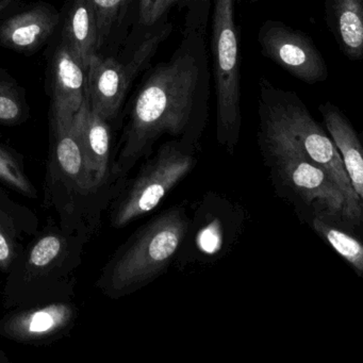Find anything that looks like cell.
Instances as JSON below:
<instances>
[{"mask_svg":"<svg viewBox=\"0 0 363 363\" xmlns=\"http://www.w3.org/2000/svg\"><path fill=\"white\" fill-rule=\"evenodd\" d=\"M258 143L278 194L297 210H318V216L342 220L343 195L296 146L259 123Z\"/></svg>","mask_w":363,"mask_h":363,"instance_id":"cell-6","label":"cell"},{"mask_svg":"<svg viewBox=\"0 0 363 363\" xmlns=\"http://www.w3.org/2000/svg\"><path fill=\"white\" fill-rule=\"evenodd\" d=\"M48 88L50 123L71 124L86 97V69L59 38L48 57Z\"/></svg>","mask_w":363,"mask_h":363,"instance_id":"cell-12","label":"cell"},{"mask_svg":"<svg viewBox=\"0 0 363 363\" xmlns=\"http://www.w3.org/2000/svg\"><path fill=\"white\" fill-rule=\"evenodd\" d=\"M73 125L91 177L99 186L118 194L126 180L114 173L113 125L93 109L86 94L74 116Z\"/></svg>","mask_w":363,"mask_h":363,"instance_id":"cell-13","label":"cell"},{"mask_svg":"<svg viewBox=\"0 0 363 363\" xmlns=\"http://www.w3.org/2000/svg\"><path fill=\"white\" fill-rule=\"evenodd\" d=\"M0 184L27 199H35L39 196L27 174L24 157L3 143H0Z\"/></svg>","mask_w":363,"mask_h":363,"instance_id":"cell-22","label":"cell"},{"mask_svg":"<svg viewBox=\"0 0 363 363\" xmlns=\"http://www.w3.org/2000/svg\"><path fill=\"white\" fill-rule=\"evenodd\" d=\"M194 145L171 140L145 159L109 206L111 227L123 229L154 211L196 165Z\"/></svg>","mask_w":363,"mask_h":363,"instance_id":"cell-8","label":"cell"},{"mask_svg":"<svg viewBox=\"0 0 363 363\" xmlns=\"http://www.w3.org/2000/svg\"><path fill=\"white\" fill-rule=\"evenodd\" d=\"M60 12L48 3H35L0 18V48L31 56L56 35Z\"/></svg>","mask_w":363,"mask_h":363,"instance_id":"cell-14","label":"cell"},{"mask_svg":"<svg viewBox=\"0 0 363 363\" xmlns=\"http://www.w3.org/2000/svg\"><path fill=\"white\" fill-rule=\"evenodd\" d=\"M259 123L269 127L296 146L299 152L322 169L344 199L342 222L360 227L363 201L356 194L339 152L326 131L314 120L301 97L261 78L258 95Z\"/></svg>","mask_w":363,"mask_h":363,"instance_id":"cell-4","label":"cell"},{"mask_svg":"<svg viewBox=\"0 0 363 363\" xmlns=\"http://www.w3.org/2000/svg\"><path fill=\"white\" fill-rule=\"evenodd\" d=\"M23 0H0V18L18 9Z\"/></svg>","mask_w":363,"mask_h":363,"instance_id":"cell-24","label":"cell"},{"mask_svg":"<svg viewBox=\"0 0 363 363\" xmlns=\"http://www.w3.org/2000/svg\"><path fill=\"white\" fill-rule=\"evenodd\" d=\"M171 25L150 31L123 56L95 55L86 67V97L93 109L116 124L133 80L147 67L161 43L169 37Z\"/></svg>","mask_w":363,"mask_h":363,"instance_id":"cell-9","label":"cell"},{"mask_svg":"<svg viewBox=\"0 0 363 363\" xmlns=\"http://www.w3.org/2000/svg\"><path fill=\"white\" fill-rule=\"evenodd\" d=\"M250 3H257L259 0H250Z\"/></svg>","mask_w":363,"mask_h":363,"instance_id":"cell-27","label":"cell"},{"mask_svg":"<svg viewBox=\"0 0 363 363\" xmlns=\"http://www.w3.org/2000/svg\"><path fill=\"white\" fill-rule=\"evenodd\" d=\"M190 228L186 211L173 206L137 229L104 265L95 282L110 299L129 296L162 276Z\"/></svg>","mask_w":363,"mask_h":363,"instance_id":"cell-5","label":"cell"},{"mask_svg":"<svg viewBox=\"0 0 363 363\" xmlns=\"http://www.w3.org/2000/svg\"><path fill=\"white\" fill-rule=\"evenodd\" d=\"M118 192L96 184L89 173L73 122L50 123V152L44 180V206L65 230L90 241Z\"/></svg>","mask_w":363,"mask_h":363,"instance_id":"cell-3","label":"cell"},{"mask_svg":"<svg viewBox=\"0 0 363 363\" xmlns=\"http://www.w3.org/2000/svg\"><path fill=\"white\" fill-rule=\"evenodd\" d=\"M327 135L341 157L356 194L363 201V147L356 129L345 114L331 103L318 107Z\"/></svg>","mask_w":363,"mask_h":363,"instance_id":"cell-17","label":"cell"},{"mask_svg":"<svg viewBox=\"0 0 363 363\" xmlns=\"http://www.w3.org/2000/svg\"><path fill=\"white\" fill-rule=\"evenodd\" d=\"M88 243L82 235L65 230L55 216L48 218L6 274L4 309L75 298L76 274Z\"/></svg>","mask_w":363,"mask_h":363,"instance_id":"cell-2","label":"cell"},{"mask_svg":"<svg viewBox=\"0 0 363 363\" xmlns=\"http://www.w3.org/2000/svg\"><path fill=\"white\" fill-rule=\"evenodd\" d=\"M58 30L59 39L86 69L90 59L99 54V24L92 0H67Z\"/></svg>","mask_w":363,"mask_h":363,"instance_id":"cell-16","label":"cell"},{"mask_svg":"<svg viewBox=\"0 0 363 363\" xmlns=\"http://www.w3.org/2000/svg\"><path fill=\"white\" fill-rule=\"evenodd\" d=\"M237 0H213L212 12V75L216 97V139L235 154L242 128L241 72Z\"/></svg>","mask_w":363,"mask_h":363,"instance_id":"cell-7","label":"cell"},{"mask_svg":"<svg viewBox=\"0 0 363 363\" xmlns=\"http://www.w3.org/2000/svg\"><path fill=\"white\" fill-rule=\"evenodd\" d=\"M180 1H188V3H194V1H207V0H152L150 6V12H148L147 20H146L144 27H152L161 20L163 16L169 11V8L173 7L176 4Z\"/></svg>","mask_w":363,"mask_h":363,"instance_id":"cell-23","label":"cell"},{"mask_svg":"<svg viewBox=\"0 0 363 363\" xmlns=\"http://www.w3.org/2000/svg\"><path fill=\"white\" fill-rule=\"evenodd\" d=\"M29 118L26 91L7 71L0 69V125L20 126Z\"/></svg>","mask_w":363,"mask_h":363,"instance_id":"cell-21","label":"cell"},{"mask_svg":"<svg viewBox=\"0 0 363 363\" xmlns=\"http://www.w3.org/2000/svg\"><path fill=\"white\" fill-rule=\"evenodd\" d=\"M327 13L344 54L352 60L363 56V0H327Z\"/></svg>","mask_w":363,"mask_h":363,"instance_id":"cell-18","label":"cell"},{"mask_svg":"<svg viewBox=\"0 0 363 363\" xmlns=\"http://www.w3.org/2000/svg\"><path fill=\"white\" fill-rule=\"evenodd\" d=\"M39 229L37 214L14 201L0 184V272H9L25 244Z\"/></svg>","mask_w":363,"mask_h":363,"instance_id":"cell-15","label":"cell"},{"mask_svg":"<svg viewBox=\"0 0 363 363\" xmlns=\"http://www.w3.org/2000/svg\"><path fill=\"white\" fill-rule=\"evenodd\" d=\"M152 0H139V18L142 25H145Z\"/></svg>","mask_w":363,"mask_h":363,"instance_id":"cell-25","label":"cell"},{"mask_svg":"<svg viewBox=\"0 0 363 363\" xmlns=\"http://www.w3.org/2000/svg\"><path fill=\"white\" fill-rule=\"evenodd\" d=\"M261 54L308 84L328 78V67L313 40L279 21H265L258 31Z\"/></svg>","mask_w":363,"mask_h":363,"instance_id":"cell-11","label":"cell"},{"mask_svg":"<svg viewBox=\"0 0 363 363\" xmlns=\"http://www.w3.org/2000/svg\"><path fill=\"white\" fill-rule=\"evenodd\" d=\"M205 27V20H191L171 58L156 65L135 93L114 150V173L121 179H128L133 167L152 154L164 135L190 145L199 142L209 101Z\"/></svg>","mask_w":363,"mask_h":363,"instance_id":"cell-1","label":"cell"},{"mask_svg":"<svg viewBox=\"0 0 363 363\" xmlns=\"http://www.w3.org/2000/svg\"><path fill=\"white\" fill-rule=\"evenodd\" d=\"M79 313L74 299L12 308L0 318V337L23 345H50L71 335Z\"/></svg>","mask_w":363,"mask_h":363,"instance_id":"cell-10","label":"cell"},{"mask_svg":"<svg viewBox=\"0 0 363 363\" xmlns=\"http://www.w3.org/2000/svg\"><path fill=\"white\" fill-rule=\"evenodd\" d=\"M10 359L3 350H0V363H9Z\"/></svg>","mask_w":363,"mask_h":363,"instance_id":"cell-26","label":"cell"},{"mask_svg":"<svg viewBox=\"0 0 363 363\" xmlns=\"http://www.w3.org/2000/svg\"><path fill=\"white\" fill-rule=\"evenodd\" d=\"M311 227L354 269L359 277H362L363 246L357 238L339 227L333 226L322 216H313L311 218Z\"/></svg>","mask_w":363,"mask_h":363,"instance_id":"cell-20","label":"cell"},{"mask_svg":"<svg viewBox=\"0 0 363 363\" xmlns=\"http://www.w3.org/2000/svg\"><path fill=\"white\" fill-rule=\"evenodd\" d=\"M133 0H92L99 24V54L116 56Z\"/></svg>","mask_w":363,"mask_h":363,"instance_id":"cell-19","label":"cell"}]
</instances>
